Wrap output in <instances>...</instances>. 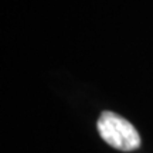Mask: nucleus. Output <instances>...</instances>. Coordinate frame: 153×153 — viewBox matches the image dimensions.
<instances>
[{
    "label": "nucleus",
    "mask_w": 153,
    "mask_h": 153,
    "mask_svg": "<svg viewBox=\"0 0 153 153\" xmlns=\"http://www.w3.org/2000/svg\"><path fill=\"white\" fill-rule=\"evenodd\" d=\"M97 128L99 136L118 150L132 152L140 148V136L136 128L115 112L104 111L99 115Z\"/></svg>",
    "instance_id": "1"
}]
</instances>
